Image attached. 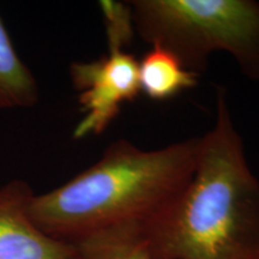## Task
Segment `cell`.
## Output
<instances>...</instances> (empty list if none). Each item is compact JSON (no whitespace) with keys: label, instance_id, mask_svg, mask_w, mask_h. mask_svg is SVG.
<instances>
[{"label":"cell","instance_id":"4","mask_svg":"<svg viewBox=\"0 0 259 259\" xmlns=\"http://www.w3.org/2000/svg\"><path fill=\"white\" fill-rule=\"evenodd\" d=\"M70 77L84 114L73 130L74 139L101 135L122 106L141 94L139 60L122 48L108 47L100 59L76 61L70 66Z\"/></svg>","mask_w":259,"mask_h":259},{"label":"cell","instance_id":"3","mask_svg":"<svg viewBox=\"0 0 259 259\" xmlns=\"http://www.w3.org/2000/svg\"><path fill=\"white\" fill-rule=\"evenodd\" d=\"M135 30L173 53L199 74L212 52L234 58L241 72L259 80V3L252 0H135Z\"/></svg>","mask_w":259,"mask_h":259},{"label":"cell","instance_id":"5","mask_svg":"<svg viewBox=\"0 0 259 259\" xmlns=\"http://www.w3.org/2000/svg\"><path fill=\"white\" fill-rule=\"evenodd\" d=\"M34 194L21 179L0 187V259H84L76 244L48 235L34 222Z\"/></svg>","mask_w":259,"mask_h":259},{"label":"cell","instance_id":"1","mask_svg":"<svg viewBox=\"0 0 259 259\" xmlns=\"http://www.w3.org/2000/svg\"><path fill=\"white\" fill-rule=\"evenodd\" d=\"M143 229L154 259H259V181L223 90L190 183Z\"/></svg>","mask_w":259,"mask_h":259},{"label":"cell","instance_id":"7","mask_svg":"<svg viewBox=\"0 0 259 259\" xmlns=\"http://www.w3.org/2000/svg\"><path fill=\"white\" fill-rule=\"evenodd\" d=\"M38 99L37 80L19 58L0 17V109L30 108Z\"/></svg>","mask_w":259,"mask_h":259},{"label":"cell","instance_id":"6","mask_svg":"<svg viewBox=\"0 0 259 259\" xmlns=\"http://www.w3.org/2000/svg\"><path fill=\"white\" fill-rule=\"evenodd\" d=\"M198 76L187 70L173 53L160 46L151 47L139 60L141 93L154 101H168L194 88Z\"/></svg>","mask_w":259,"mask_h":259},{"label":"cell","instance_id":"8","mask_svg":"<svg viewBox=\"0 0 259 259\" xmlns=\"http://www.w3.org/2000/svg\"><path fill=\"white\" fill-rule=\"evenodd\" d=\"M84 259H154L142 223H124L76 242Z\"/></svg>","mask_w":259,"mask_h":259},{"label":"cell","instance_id":"2","mask_svg":"<svg viewBox=\"0 0 259 259\" xmlns=\"http://www.w3.org/2000/svg\"><path fill=\"white\" fill-rule=\"evenodd\" d=\"M202 137L156 150H142L126 139L50 192L34 194L29 212L48 235L76 244L102 229L147 223L185 190L198 161Z\"/></svg>","mask_w":259,"mask_h":259},{"label":"cell","instance_id":"9","mask_svg":"<svg viewBox=\"0 0 259 259\" xmlns=\"http://www.w3.org/2000/svg\"><path fill=\"white\" fill-rule=\"evenodd\" d=\"M105 21L107 45L125 50L136 32L130 3H118L112 0L100 3Z\"/></svg>","mask_w":259,"mask_h":259}]
</instances>
